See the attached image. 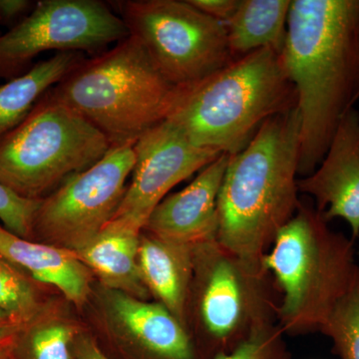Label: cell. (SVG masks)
<instances>
[{"label":"cell","instance_id":"6da1fadb","mask_svg":"<svg viewBox=\"0 0 359 359\" xmlns=\"http://www.w3.org/2000/svg\"><path fill=\"white\" fill-rule=\"evenodd\" d=\"M280 56L297 92L306 177L359 98V0H292Z\"/></svg>","mask_w":359,"mask_h":359},{"label":"cell","instance_id":"7a4b0ae2","mask_svg":"<svg viewBox=\"0 0 359 359\" xmlns=\"http://www.w3.org/2000/svg\"><path fill=\"white\" fill-rule=\"evenodd\" d=\"M299 150L301 115L294 107L269 118L247 147L229 155L217 242L254 268L264 269V257L301 204Z\"/></svg>","mask_w":359,"mask_h":359},{"label":"cell","instance_id":"3957f363","mask_svg":"<svg viewBox=\"0 0 359 359\" xmlns=\"http://www.w3.org/2000/svg\"><path fill=\"white\" fill-rule=\"evenodd\" d=\"M297 107L280 52L263 48L193 83L176 86L166 116L199 147L233 155L269 118Z\"/></svg>","mask_w":359,"mask_h":359},{"label":"cell","instance_id":"277c9868","mask_svg":"<svg viewBox=\"0 0 359 359\" xmlns=\"http://www.w3.org/2000/svg\"><path fill=\"white\" fill-rule=\"evenodd\" d=\"M264 271L282 290L276 323L283 334L320 330L351 282L354 241L328 226L313 205L301 201L264 257Z\"/></svg>","mask_w":359,"mask_h":359},{"label":"cell","instance_id":"5b68a950","mask_svg":"<svg viewBox=\"0 0 359 359\" xmlns=\"http://www.w3.org/2000/svg\"><path fill=\"white\" fill-rule=\"evenodd\" d=\"M174 89L129 35L109 51L84 59L47 94L79 113L111 146H119L165 121Z\"/></svg>","mask_w":359,"mask_h":359},{"label":"cell","instance_id":"8992f818","mask_svg":"<svg viewBox=\"0 0 359 359\" xmlns=\"http://www.w3.org/2000/svg\"><path fill=\"white\" fill-rule=\"evenodd\" d=\"M111 147L105 135L46 92L0 141V182L25 199L43 200Z\"/></svg>","mask_w":359,"mask_h":359},{"label":"cell","instance_id":"52a82bcc","mask_svg":"<svg viewBox=\"0 0 359 359\" xmlns=\"http://www.w3.org/2000/svg\"><path fill=\"white\" fill-rule=\"evenodd\" d=\"M130 35L143 45L156 68L173 86L193 83L229 65L226 23L189 0L112 2Z\"/></svg>","mask_w":359,"mask_h":359},{"label":"cell","instance_id":"ba28073f","mask_svg":"<svg viewBox=\"0 0 359 359\" xmlns=\"http://www.w3.org/2000/svg\"><path fill=\"white\" fill-rule=\"evenodd\" d=\"M130 35L124 21L99 0H42L32 13L0 35V80L32 67L43 52H94Z\"/></svg>","mask_w":359,"mask_h":359},{"label":"cell","instance_id":"9c48e42d","mask_svg":"<svg viewBox=\"0 0 359 359\" xmlns=\"http://www.w3.org/2000/svg\"><path fill=\"white\" fill-rule=\"evenodd\" d=\"M134 144L112 146L96 164L40 201L33 236L71 250L93 240L113 218L126 192L135 164Z\"/></svg>","mask_w":359,"mask_h":359},{"label":"cell","instance_id":"30bf717a","mask_svg":"<svg viewBox=\"0 0 359 359\" xmlns=\"http://www.w3.org/2000/svg\"><path fill=\"white\" fill-rule=\"evenodd\" d=\"M194 263L201 276L200 320L212 339L237 346L252 330L275 323L278 304L268 271L245 263L217 241L194 247Z\"/></svg>","mask_w":359,"mask_h":359},{"label":"cell","instance_id":"8fae6325","mask_svg":"<svg viewBox=\"0 0 359 359\" xmlns=\"http://www.w3.org/2000/svg\"><path fill=\"white\" fill-rule=\"evenodd\" d=\"M134 152L131 183L105 228L136 235H141L150 215L175 186L222 155L195 145L167 120L142 135Z\"/></svg>","mask_w":359,"mask_h":359},{"label":"cell","instance_id":"7c38bea8","mask_svg":"<svg viewBox=\"0 0 359 359\" xmlns=\"http://www.w3.org/2000/svg\"><path fill=\"white\" fill-rule=\"evenodd\" d=\"M297 187L313 198L328 223L344 219L351 238H359V113L354 107L340 120L320 164L299 180Z\"/></svg>","mask_w":359,"mask_h":359},{"label":"cell","instance_id":"4fadbf2b","mask_svg":"<svg viewBox=\"0 0 359 359\" xmlns=\"http://www.w3.org/2000/svg\"><path fill=\"white\" fill-rule=\"evenodd\" d=\"M228 161V154L219 155L186 188L161 201L143 230L193 248L217 241L218 197Z\"/></svg>","mask_w":359,"mask_h":359},{"label":"cell","instance_id":"5bb4252c","mask_svg":"<svg viewBox=\"0 0 359 359\" xmlns=\"http://www.w3.org/2000/svg\"><path fill=\"white\" fill-rule=\"evenodd\" d=\"M0 256L32 280L57 287L75 306L88 299L92 273L73 250L21 238L0 224Z\"/></svg>","mask_w":359,"mask_h":359},{"label":"cell","instance_id":"9a60e30c","mask_svg":"<svg viewBox=\"0 0 359 359\" xmlns=\"http://www.w3.org/2000/svg\"><path fill=\"white\" fill-rule=\"evenodd\" d=\"M111 313L130 337L160 359H193L185 327L160 302H147L110 290Z\"/></svg>","mask_w":359,"mask_h":359},{"label":"cell","instance_id":"2e32d148","mask_svg":"<svg viewBox=\"0 0 359 359\" xmlns=\"http://www.w3.org/2000/svg\"><path fill=\"white\" fill-rule=\"evenodd\" d=\"M138 264L149 292L185 327L187 304L194 278V248L141 236Z\"/></svg>","mask_w":359,"mask_h":359},{"label":"cell","instance_id":"e0dca14e","mask_svg":"<svg viewBox=\"0 0 359 359\" xmlns=\"http://www.w3.org/2000/svg\"><path fill=\"white\" fill-rule=\"evenodd\" d=\"M140 237L104 228L88 244L73 252L106 287L145 301L149 290L138 264Z\"/></svg>","mask_w":359,"mask_h":359},{"label":"cell","instance_id":"ac0fdd59","mask_svg":"<svg viewBox=\"0 0 359 359\" xmlns=\"http://www.w3.org/2000/svg\"><path fill=\"white\" fill-rule=\"evenodd\" d=\"M85 59L79 51L57 52L0 86V141L23 122L42 96Z\"/></svg>","mask_w":359,"mask_h":359},{"label":"cell","instance_id":"d6986e66","mask_svg":"<svg viewBox=\"0 0 359 359\" xmlns=\"http://www.w3.org/2000/svg\"><path fill=\"white\" fill-rule=\"evenodd\" d=\"M290 4V0H240L237 11L226 22L231 57H243L263 48L282 53Z\"/></svg>","mask_w":359,"mask_h":359},{"label":"cell","instance_id":"ffe728a7","mask_svg":"<svg viewBox=\"0 0 359 359\" xmlns=\"http://www.w3.org/2000/svg\"><path fill=\"white\" fill-rule=\"evenodd\" d=\"M39 316L16 335L14 359H76L71 351L75 328L61 321H41Z\"/></svg>","mask_w":359,"mask_h":359},{"label":"cell","instance_id":"44dd1931","mask_svg":"<svg viewBox=\"0 0 359 359\" xmlns=\"http://www.w3.org/2000/svg\"><path fill=\"white\" fill-rule=\"evenodd\" d=\"M320 332L332 340L340 358L359 359V266Z\"/></svg>","mask_w":359,"mask_h":359},{"label":"cell","instance_id":"7402d4cb","mask_svg":"<svg viewBox=\"0 0 359 359\" xmlns=\"http://www.w3.org/2000/svg\"><path fill=\"white\" fill-rule=\"evenodd\" d=\"M0 309L22 325L41 313L39 292L32 280L0 256Z\"/></svg>","mask_w":359,"mask_h":359},{"label":"cell","instance_id":"603a6c76","mask_svg":"<svg viewBox=\"0 0 359 359\" xmlns=\"http://www.w3.org/2000/svg\"><path fill=\"white\" fill-rule=\"evenodd\" d=\"M215 359H289V353L283 330L271 323L252 330L231 351L219 353Z\"/></svg>","mask_w":359,"mask_h":359},{"label":"cell","instance_id":"cb8c5ba5","mask_svg":"<svg viewBox=\"0 0 359 359\" xmlns=\"http://www.w3.org/2000/svg\"><path fill=\"white\" fill-rule=\"evenodd\" d=\"M40 201L20 197L0 182V221L2 226L21 238H32Z\"/></svg>","mask_w":359,"mask_h":359},{"label":"cell","instance_id":"d4e9b609","mask_svg":"<svg viewBox=\"0 0 359 359\" xmlns=\"http://www.w3.org/2000/svg\"><path fill=\"white\" fill-rule=\"evenodd\" d=\"M37 1L0 0V25L13 28L32 13Z\"/></svg>","mask_w":359,"mask_h":359},{"label":"cell","instance_id":"484cf974","mask_svg":"<svg viewBox=\"0 0 359 359\" xmlns=\"http://www.w3.org/2000/svg\"><path fill=\"white\" fill-rule=\"evenodd\" d=\"M191 4L215 20L226 23L237 11L240 0H189Z\"/></svg>","mask_w":359,"mask_h":359},{"label":"cell","instance_id":"4316f807","mask_svg":"<svg viewBox=\"0 0 359 359\" xmlns=\"http://www.w3.org/2000/svg\"><path fill=\"white\" fill-rule=\"evenodd\" d=\"M25 325L13 318L11 314L0 309V340L9 339L20 332Z\"/></svg>","mask_w":359,"mask_h":359},{"label":"cell","instance_id":"83f0119b","mask_svg":"<svg viewBox=\"0 0 359 359\" xmlns=\"http://www.w3.org/2000/svg\"><path fill=\"white\" fill-rule=\"evenodd\" d=\"M76 359H110L99 348L96 342L90 339H82L76 348Z\"/></svg>","mask_w":359,"mask_h":359},{"label":"cell","instance_id":"f1b7e54d","mask_svg":"<svg viewBox=\"0 0 359 359\" xmlns=\"http://www.w3.org/2000/svg\"><path fill=\"white\" fill-rule=\"evenodd\" d=\"M16 335L0 340V359H7L13 355L14 347H15Z\"/></svg>","mask_w":359,"mask_h":359},{"label":"cell","instance_id":"f546056e","mask_svg":"<svg viewBox=\"0 0 359 359\" xmlns=\"http://www.w3.org/2000/svg\"><path fill=\"white\" fill-rule=\"evenodd\" d=\"M7 359H14V358H13V355H11V358H7Z\"/></svg>","mask_w":359,"mask_h":359}]
</instances>
